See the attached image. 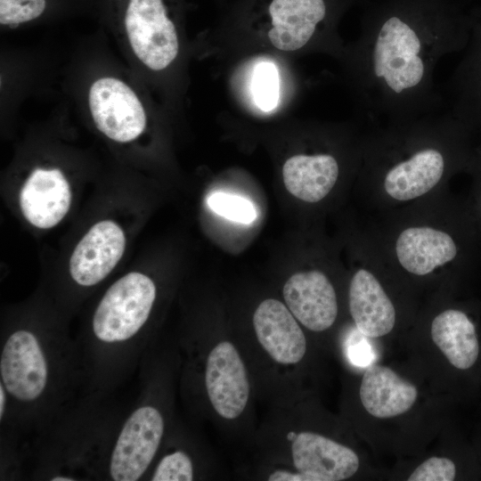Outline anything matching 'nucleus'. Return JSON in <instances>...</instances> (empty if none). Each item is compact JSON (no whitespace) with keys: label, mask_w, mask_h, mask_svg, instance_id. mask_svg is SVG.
Masks as SVG:
<instances>
[{"label":"nucleus","mask_w":481,"mask_h":481,"mask_svg":"<svg viewBox=\"0 0 481 481\" xmlns=\"http://www.w3.org/2000/svg\"><path fill=\"white\" fill-rule=\"evenodd\" d=\"M350 73L368 118L399 120L438 112L434 73L464 47L470 23L457 0H366Z\"/></svg>","instance_id":"f257e3e1"},{"label":"nucleus","mask_w":481,"mask_h":481,"mask_svg":"<svg viewBox=\"0 0 481 481\" xmlns=\"http://www.w3.org/2000/svg\"><path fill=\"white\" fill-rule=\"evenodd\" d=\"M156 294L149 276L132 272L115 281L101 298L89 338L77 346L83 379L94 395L115 385L139 355L140 334Z\"/></svg>","instance_id":"f03ea898"},{"label":"nucleus","mask_w":481,"mask_h":481,"mask_svg":"<svg viewBox=\"0 0 481 481\" xmlns=\"http://www.w3.org/2000/svg\"><path fill=\"white\" fill-rule=\"evenodd\" d=\"M82 379L77 346L69 340L44 338L27 328L1 340L0 384L8 395L7 410L12 406L17 420L52 416L68 395L69 385Z\"/></svg>","instance_id":"7ed1b4c3"},{"label":"nucleus","mask_w":481,"mask_h":481,"mask_svg":"<svg viewBox=\"0 0 481 481\" xmlns=\"http://www.w3.org/2000/svg\"><path fill=\"white\" fill-rule=\"evenodd\" d=\"M165 430L162 412L151 404L136 406L125 419L114 438L107 460L113 481L141 479L159 448Z\"/></svg>","instance_id":"20e7f679"},{"label":"nucleus","mask_w":481,"mask_h":481,"mask_svg":"<svg viewBox=\"0 0 481 481\" xmlns=\"http://www.w3.org/2000/svg\"><path fill=\"white\" fill-rule=\"evenodd\" d=\"M125 26L135 54L149 69H164L177 56L175 27L163 0H129Z\"/></svg>","instance_id":"39448f33"},{"label":"nucleus","mask_w":481,"mask_h":481,"mask_svg":"<svg viewBox=\"0 0 481 481\" xmlns=\"http://www.w3.org/2000/svg\"><path fill=\"white\" fill-rule=\"evenodd\" d=\"M89 107L96 127L110 139L128 143L144 130V109L135 92L111 77L95 80L89 90Z\"/></svg>","instance_id":"423d86ee"},{"label":"nucleus","mask_w":481,"mask_h":481,"mask_svg":"<svg viewBox=\"0 0 481 481\" xmlns=\"http://www.w3.org/2000/svg\"><path fill=\"white\" fill-rule=\"evenodd\" d=\"M205 387L213 408L222 418L233 420L244 411L249 383L244 363L231 342H220L209 352Z\"/></svg>","instance_id":"0eeeda50"},{"label":"nucleus","mask_w":481,"mask_h":481,"mask_svg":"<svg viewBox=\"0 0 481 481\" xmlns=\"http://www.w3.org/2000/svg\"><path fill=\"white\" fill-rule=\"evenodd\" d=\"M126 238L118 224L100 221L77 243L69 259V273L83 287H92L115 268L123 256Z\"/></svg>","instance_id":"6e6552de"},{"label":"nucleus","mask_w":481,"mask_h":481,"mask_svg":"<svg viewBox=\"0 0 481 481\" xmlns=\"http://www.w3.org/2000/svg\"><path fill=\"white\" fill-rule=\"evenodd\" d=\"M282 293L288 308L308 330L323 331L334 323L338 315L337 296L323 273H297L286 281Z\"/></svg>","instance_id":"1a4fd4ad"},{"label":"nucleus","mask_w":481,"mask_h":481,"mask_svg":"<svg viewBox=\"0 0 481 481\" xmlns=\"http://www.w3.org/2000/svg\"><path fill=\"white\" fill-rule=\"evenodd\" d=\"M291 454L296 469L310 481L345 480L359 468V458L352 449L314 432L298 433Z\"/></svg>","instance_id":"9d476101"},{"label":"nucleus","mask_w":481,"mask_h":481,"mask_svg":"<svg viewBox=\"0 0 481 481\" xmlns=\"http://www.w3.org/2000/svg\"><path fill=\"white\" fill-rule=\"evenodd\" d=\"M258 342L275 362L293 364L300 362L306 351L303 330L290 310L281 301L267 298L253 315Z\"/></svg>","instance_id":"9b49d317"},{"label":"nucleus","mask_w":481,"mask_h":481,"mask_svg":"<svg viewBox=\"0 0 481 481\" xmlns=\"http://www.w3.org/2000/svg\"><path fill=\"white\" fill-rule=\"evenodd\" d=\"M71 192L68 180L58 168H37L28 177L20 193L25 218L34 226L48 229L68 213Z\"/></svg>","instance_id":"f8f14e48"},{"label":"nucleus","mask_w":481,"mask_h":481,"mask_svg":"<svg viewBox=\"0 0 481 481\" xmlns=\"http://www.w3.org/2000/svg\"><path fill=\"white\" fill-rule=\"evenodd\" d=\"M458 239L450 232L429 226L403 230L395 241L399 264L408 273L423 276L458 258Z\"/></svg>","instance_id":"ddd939ff"},{"label":"nucleus","mask_w":481,"mask_h":481,"mask_svg":"<svg viewBox=\"0 0 481 481\" xmlns=\"http://www.w3.org/2000/svg\"><path fill=\"white\" fill-rule=\"evenodd\" d=\"M348 299L351 316L361 334L379 338L393 330L395 306L372 273L363 268L354 273Z\"/></svg>","instance_id":"4468645a"},{"label":"nucleus","mask_w":481,"mask_h":481,"mask_svg":"<svg viewBox=\"0 0 481 481\" xmlns=\"http://www.w3.org/2000/svg\"><path fill=\"white\" fill-rule=\"evenodd\" d=\"M417 396L416 387L388 367L371 364L363 375L360 399L373 417L388 419L401 415L412 407Z\"/></svg>","instance_id":"2eb2a0df"},{"label":"nucleus","mask_w":481,"mask_h":481,"mask_svg":"<svg viewBox=\"0 0 481 481\" xmlns=\"http://www.w3.org/2000/svg\"><path fill=\"white\" fill-rule=\"evenodd\" d=\"M338 176V161L329 153L295 155L287 159L282 167V178L288 192L309 203L325 198Z\"/></svg>","instance_id":"dca6fc26"},{"label":"nucleus","mask_w":481,"mask_h":481,"mask_svg":"<svg viewBox=\"0 0 481 481\" xmlns=\"http://www.w3.org/2000/svg\"><path fill=\"white\" fill-rule=\"evenodd\" d=\"M431 337L449 363L458 370L470 369L479 356L477 328L467 313L450 308L431 323Z\"/></svg>","instance_id":"f3484780"},{"label":"nucleus","mask_w":481,"mask_h":481,"mask_svg":"<svg viewBox=\"0 0 481 481\" xmlns=\"http://www.w3.org/2000/svg\"><path fill=\"white\" fill-rule=\"evenodd\" d=\"M279 74L273 62H260L255 69L252 81L256 105L264 111L276 108L279 101Z\"/></svg>","instance_id":"a211bd4d"},{"label":"nucleus","mask_w":481,"mask_h":481,"mask_svg":"<svg viewBox=\"0 0 481 481\" xmlns=\"http://www.w3.org/2000/svg\"><path fill=\"white\" fill-rule=\"evenodd\" d=\"M208 205L215 213L238 223L250 224L257 217L253 203L237 195L214 192L208 197Z\"/></svg>","instance_id":"6ab92c4d"},{"label":"nucleus","mask_w":481,"mask_h":481,"mask_svg":"<svg viewBox=\"0 0 481 481\" xmlns=\"http://www.w3.org/2000/svg\"><path fill=\"white\" fill-rule=\"evenodd\" d=\"M193 464L183 451H175L161 458L151 477L152 481H192Z\"/></svg>","instance_id":"aec40b11"},{"label":"nucleus","mask_w":481,"mask_h":481,"mask_svg":"<svg viewBox=\"0 0 481 481\" xmlns=\"http://www.w3.org/2000/svg\"><path fill=\"white\" fill-rule=\"evenodd\" d=\"M45 8V0H0V23L14 25L32 20Z\"/></svg>","instance_id":"412c9836"},{"label":"nucleus","mask_w":481,"mask_h":481,"mask_svg":"<svg viewBox=\"0 0 481 481\" xmlns=\"http://www.w3.org/2000/svg\"><path fill=\"white\" fill-rule=\"evenodd\" d=\"M456 477L455 463L445 457H431L418 466L408 481H452Z\"/></svg>","instance_id":"4be33fe9"},{"label":"nucleus","mask_w":481,"mask_h":481,"mask_svg":"<svg viewBox=\"0 0 481 481\" xmlns=\"http://www.w3.org/2000/svg\"><path fill=\"white\" fill-rule=\"evenodd\" d=\"M349 358L356 365H367L372 356L371 348L366 341L363 343L354 344L348 350Z\"/></svg>","instance_id":"5701e85b"},{"label":"nucleus","mask_w":481,"mask_h":481,"mask_svg":"<svg viewBox=\"0 0 481 481\" xmlns=\"http://www.w3.org/2000/svg\"><path fill=\"white\" fill-rule=\"evenodd\" d=\"M470 165L475 169L477 179L475 211L477 220L481 225V148L477 150L476 155H472Z\"/></svg>","instance_id":"b1692460"},{"label":"nucleus","mask_w":481,"mask_h":481,"mask_svg":"<svg viewBox=\"0 0 481 481\" xmlns=\"http://www.w3.org/2000/svg\"><path fill=\"white\" fill-rule=\"evenodd\" d=\"M269 481H310L309 477L301 472L292 473L287 470H275L268 477Z\"/></svg>","instance_id":"393cba45"},{"label":"nucleus","mask_w":481,"mask_h":481,"mask_svg":"<svg viewBox=\"0 0 481 481\" xmlns=\"http://www.w3.org/2000/svg\"><path fill=\"white\" fill-rule=\"evenodd\" d=\"M8 408V395L4 386L0 384V420L2 421Z\"/></svg>","instance_id":"a878e982"}]
</instances>
